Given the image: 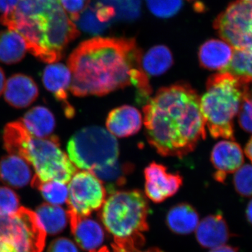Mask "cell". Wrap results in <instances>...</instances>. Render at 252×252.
I'll list each match as a JSON object with an SVG mask.
<instances>
[{
	"label": "cell",
	"mask_w": 252,
	"mask_h": 252,
	"mask_svg": "<svg viewBox=\"0 0 252 252\" xmlns=\"http://www.w3.org/2000/svg\"><path fill=\"white\" fill-rule=\"evenodd\" d=\"M220 72L230 73L245 82L252 84V49H234L228 65Z\"/></svg>",
	"instance_id": "484cf974"
},
{
	"label": "cell",
	"mask_w": 252,
	"mask_h": 252,
	"mask_svg": "<svg viewBox=\"0 0 252 252\" xmlns=\"http://www.w3.org/2000/svg\"><path fill=\"white\" fill-rule=\"evenodd\" d=\"M211 161L215 167L214 177L219 182H224L227 175L234 173L243 165V150L233 141H220L214 147Z\"/></svg>",
	"instance_id": "4fadbf2b"
},
{
	"label": "cell",
	"mask_w": 252,
	"mask_h": 252,
	"mask_svg": "<svg viewBox=\"0 0 252 252\" xmlns=\"http://www.w3.org/2000/svg\"><path fill=\"white\" fill-rule=\"evenodd\" d=\"M3 142L8 153L22 158L34 167L35 175L32 180L67 184L77 172V167L61 149L57 136L38 138L32 135L22 123L14 122L5 126Z\"/></svg>",
	"instance_id": "277c9868"
},
{
	"label": "cell",
	"mask_w": 252,
	"mask_h": 252,
	"mask_svg": "<svg viewBox=\"0 0 252 252\" xmlns=\"http://www.w3.org/2000/svg\"><path fill=\"white\" fill-rule=\"evenodd\" d=\"M235 190L244 197L252 196V165H245L235 172L234 176Z\"/></svg>",
	"instance_id": "4dcf8cb0"
},
{
	"label": "cell",
	"mask_w": 252,
	"mask_h": 252,
	"mask_svg": "<svg viewBox=\"0 0 252 252\" xmlns=\"http://www.w3.org/2000/svg\"><path fill=\"white\" fill-rule=\"evenodd\" d=\"M200 96L187 83L159 89L143 107L146 136L163 157L182 158L206 137Z\"/></svg>",
	"instance_id": "7a4b0ae2"
},
{
	"label": "cell",
	"mask_w": 252,
	"mask_h": 252,
	"mask_svg": "<svg viewBox=\"0 0 252 252\" xmlns=\"http://www.w3.org/2000/svg\"><path fill=\"white\" fill-rule=\"evenodd\" d=\"M148 201L139 190H116L106 199L99 218L114 237V252L140 250L145 243L143 233L149 230Z\"/></svg>",
	"instance_id": "5b68a950"
},
{
	"label": "cell",
	"mask_w": 252,
	"mask_h": 252,
	"mask_svg": "<svg viewBox=\"0 0 252 252\" xmlns=\"http://www.w3.org/2000/svg\"><path fill=\"white\" fill-rule=\"evenodd\" d=\"M68 157L77 168L92 172L118 160L119 146L108 130L89 126L78 131L67 144Z\"/></svg>",
	"instance_id": "52a82bcc"
},
{
	"label": "cell",
	"mask_w": 252,
	"mask_h": 252,
	"mask_svg": "<svg viewBox=\"0 0 252 252\" xmlns=\"http://www.w3.org/2000/svg\"><path fill=\"white\" fill-rule=\"evenodd\" d=\"M250 96H251V97H252V84H251V86H250Z\"/></svg>",
	"instance_id": "7bdbcfd3"
},
{
	"label": "cell",
	"mask_w": 252,
	"mask_h": 252,
	"mask_svg": "<svg viewBox=\"0 0 252 252\" xmlns=\"http://www.w3.org/2000/svg\"><path fill=\"white\" fill-rule=\"evenodd\" d=\"M233 51L234 49L225 41H207L199 50L200 65L210 70H223L231 60Z\"/></svg>",
	"instance_id": "ac0fdd59"
},
{
	"label": "cell",
	"mask_w": 252,
	"mask_h": 252,
	"mask_svg": "<svg viewBox=\"0 0 252 252\" xmlns=\"http://www.w3.org/2000/svg\"><path fill=\"white\" fill-rule=\"evenodd\" d=\"M46 233L35 212L21 207L11 216L0 217V240L9 252H42Z\"/></svg>",
	"instance_id": "ba28073f"
},
{
	"label": "cell",
	"mask_w": 252,
	"mask_h": 252,
	"mask_svg": "<svg viewBox=\"0 0 252 252\" xmlns=\"http://www.w3.org/2000/svg\"><path fill=\"white\" fill-rule=\"evenodd\" d=\"M21 122L32 135L38 138L51 137L56 127L54 114L43 106H36L30 109Z\"/></svg>",
	"instance_id": "44dd1931"
},
{
	"label": "cell",
	"mask_w": 252,
	"mask_h": 252,
	"mask_svg": "<svg viewBox=\"0 0 252 252\" xmlns=\"http://www.w3.org/2000/svg\"></svg>",
	"instance_id": "f6af8a7d"
},
{
	"label": "cell",
	"mask_w": 252,
	"mask_h": 252,
	"mask_svg": "<svg viewBox=\"0 0 252 252\" xmlns=\"http://www.w3.org/2000/svg\"><path fill=\"white\" fill-rule=\"evenodd\" d=\"M27 51L26 41L19 33L11 30L0 32V62L7 64L21 62Z\"/></svg>",
	"instance_id": "7402d4cb"
},
{
	"label": "cell",
	"mask_w": 252,
	"mask_h": 252,
	"mask_svg": "<svg viewBox=\"0 0 252 252\" xmlns=\"http://www.w3.org/2000/svg\"><path fill=\"white\" fill-rule=\"evenodd\" d=\"M167 226L177 235H189L196 230L199 215L195 209L188 203H180L167 212Z\"/></svg>",
	"instance_id": "ffe728a7"
},
{
	"label": "cell",
	"mask_w": 252,
	"mask_h": 252,
	"mask_svg": "<svg viewBox=\"0 0 252 252\" xmlns=\"http://www.w3.org/2000/svg\"><path fill=\"white\" fill-rule=\"evenodd\" d=\"M170 50L164 45L156 46L149 49L142 59V67L147 75L160 76L173 64Z\"/></svg>",
	"instance_id": "603a6c76"
},
{
	"label": "cell",
	"mask_w": 252,
	"mask_h": 252,
	"mask_svg": "<svg viewBox=\"0 0 252 252\" xmlns=\"http://www.w3.org/2000/svg\"><path fill=\"white\" fill-rule=\"evenodd\" d=\"M214 27L233 49H252V1L232 3L217 18Z\"/></svg>",
	"instance_id": "9c48e42d"
},
{
	"label": "cell",
	"mask_w": 252,
	"mask_h": 252,
	"mask_svg": "<svg viewBox=\"0 0 252 252\" xmlns=\"http://www.w3.org/2000/svg\"><path fill=\"white\" fill-rule=\"evenodd\" d=\"M252 84L228 72H220L209 78L200 103L205 125L214 138L234 140L233 119L244 97L250 94Z\"/></svg>",
	"instance_id": "8992f818"
},
{
	"label": "cell",
	"mask_w": 252,
	"mask_h": 252,
	"mask_svg": "<svg viewBox=\"0 0 252 252\" xmlns=\"http://www.w3.org/2000/svg\"><path fill=\"white\" fill-rule=\"evenodd\" d=\"M210 252H238V249L228 245H222L218 248L212 249Z\"/></svg>",
	"instance_id": "8d00e7d4"
},
{
	"label": "cell",
	"mask_w": 252,
	"mask_h": 252,
	"mask_svg": "<svg viewBox=\"0 0 252 252\" xmlns=\"http://www.w3.org/2000/svg\"><path fill=\"white\" fill-rule=\"evenodd\" d=\"M145 194L155 203L173 196L182 187L183 179L180 174L167 172V167L153 162L144 169Z\"/></svg>",
	"instance_id": "8fae6325"
},
{
	"label": "cell",
	"mask_w": 252,
	"mask_h": 252,
	"mask_svg": "<svg viewBox=\"0 0 252 252\" xmlns=\"http://www.w3.org/2000/svg\"><path fill=\"white\" fill-rule=\"evenodd\" d=\"M48 252H79L75 244L67 238L56 239L50 245Z\"/></svg>",
	"instance_id": "e575fe53"
},
{
	"label": "cell",
	"mask_w": 252,
	"mask_h": 252,
	"mask_svg": "<svg viewBox=\"0 0 252 252\" xmlns=\"http://www.w3.org/2000/svg\"><path fill=\"white\" fill-rule=\"evenodd\" d=\"M240 1H252V0H240Z\"/></svg>",
	"instance_id": "ee69618b"
},
{
	"label": "cell",
	"mask_w": 252,
	"mask_h": 252,
	"mask_svg": "<svg viewBox=\"0 0 252 252\" xmlns=\"http://www.w3.org/2000/svg\"><path fill=\"white\" fill-rule=\"evenodd\" d=\"M142 116L138 109L132 106L124 105L113 109L106 121L107 130L116 137H130L140 131Z\"/></svg>",
	"instance_id": "2e32d148"
},
{
	"label": "cell",
	"mask_w": 252,
	"mask_h": 252,
	"mask_svg": "<svg viewBox=\"0 0 252 252\" xmlns=\"http://www.w3.org/2000/svg\"><path fill=\"white\" fill-rule=\"evenodd\" d=\"M31 185L39 189L44 198L51 205H61L67 203L68 188L66 184L57 181L41 182L31 180Z\"/></svg>",
	"instance_id": "4316f807"
},
{
	"label": "cell",
	"mask_w": 252,
	"mask_h": 252,
	"mask_svg": "<svg viewBox=\"0 0 252 252\" xmlns=\"http://www.w3.org/2000/svg\"><path fill=\"white\" fill-rule=\"evenodd\" d=\"M247 220L252 225V200L249 203L246 211Z\"/></svg>",
	"instance_id": "ab89813d"
},
{
	"label": "cell",
	"mask_w": 252,
	"mask_h": 252,
	"mask_svg": "<svg viewBox=\"0 0 252 252\" xmlns=\"http://www.w3.org/2000/svg\"><path fill=\"white\" fill-rule=\"evenodd\" d=\"M5 100L11 107L26 108L39 96V88L32 78L23 74H15L5 84Z\"/></svg>",
	"instance_id": "5bb4252c"
},
{
	"label": "cell",
	"mask_w": 252,
	"mask_h": 252,
	"mask_svg": "<svg viewBox=\"0 0 252 252\" xmlns=\"http://www.w3.org/2000/svg\"><path fill=\"white\" fill-rule=\"evenodd\" d=\"M245 152L247 157H248V158L250 159L252 162V137L250 141H249L248 143L247 144Z\"/></svg>",
	"instance_id": "f35d334b"
},
{
	"label": "cell",
	"mask_w": 252,
	"mask_h": 252,
	"mask_svg": "<svg viewBox=\"0 0 252 252\" xmlns=\"http://www.w3.org/2000/svg\"><path fill=\"white\" fill-rule=\"evenodd\" d=\"M238 114L242 128L252 133V97L250 94L244 97Z\"/></svg>",
	"instance_id": "d6a6232c"
},
{
	"label": "cell",
	"mask_w": 252,
	"mask_h": 252,
	"mask_svg": "<svg viewBox=\"0 0 252 252\" xmlns=\"http://www.w3.org/2000/svg\"><path fill=\"white\" fill-rule=\"evenodd\" d=\"M35 213L46 233L51 235L62 232L69 220L67 211L59 205L44 203L37 207Z\"/></svg>",
	"instance_id": "cb8c5ba5"
},
{
	"label": "cell",
	"mask_w": 252,
	"mask_h": 252,
	"mask_svg": "<svg viewBox=\"0 0 252 252\" xmlns=\"http://www.w3.org/2000/svg\"><path fill=\"white\" fill-rule=\"evenodd\" d=\"M90 252H109V249L103 247V248L99 249V250H94V251H91Z\"/></svg>",
	"instance_id": "b9f144b4"
},
{
	"label": "cell",
	"mask_w": 252,
	"mask_h": 252,
	"mask_svg": "<svg viewBox=\"0 0 252 252\" xmlns=\"http://www.w3.org/2000/svg\"><path fill=\"white\" fill-rule=\"evenodd\" d=\"M0 178L10 187L23 188L32 180L31 167L22 158L9 154L0 160Z\"/></svg>",
	"instance_id": "d6986e66"
},
{
	"label": "cell",
	"mask_w": 252,
	"mask_h": 252,
	"mask_svg": "<svg viewBox=\"0 0 252 252\" xmlns=\"http://www.w3.org/2000/svg\"><path fill=\"white\" fill-rule=\"evenodd\" d=\"M76 22L82 31L94 35L101 34L110 26V25L105 24L98 21L96 16L95 11L91 4L88 5Z\"/></svg>",
	"instance_id": "f1b7e54d"
},
{
	"label": "cell",
	"mask_w": 252,
	"mask_h": 252,
	"mask_svg": "<svg viewBox=\"0 0 252 252\" xmlns=\"http://www.w3.org/2000/svg\"><path fill=\"white\" fill-rule=\"evenodd\" d=\"M20 208L17 194L8 187H0V217L11 216Z\"/></svg>",
	"instance_id": "1f68e13d"
},
{
	"label": "cell",
	"mask_w": 252,
	"mask_h": 252,
	"mask_svg": "<svg viewBox=\"0 0 252 252\" xmlns=\"http://www.w3.org/2000/svg\"><path fill=\"white\" fill-rule=\"evenodd\" d=\"M230 236L228 224L220 213L205 217L196 228L197 241L205 248L214 249L222 246L227 243Z\"/></svg>",
	"instance_id": "e0dca14e"
},
{
	"label": "cell",
	"mask_w": 252,
	"mask_h": 252,
	"mask_svg": "<svg viewBox=\"0 0 252 252\" xmlns=\"http://www.w3.org/2000/svg\"><path fill=\"white\" fill-rule=\"evenodd\" d=\"M67 203L79 217H89L101 209L107 197L103 183L89 171L77 172L69 181Z\"/></svg>",
	"instance_id": "30bf717a"
},
{
	"label": "cell",
	"mask_w": 252,
	"mask_h": 252,
	"mask_svg": "<svg viewBox=\"0 0 252 252\" xmlns=\"http://www.w3.org/2000/svg\"><path fill=\"white\" fill-rule=\"evenodd\" d=\"M60 4L66 13L70 16L71 20L77 21L84 9L89 4V0H59Z\"/></svg>",
	"instance_id": "836d02e7"
},
{
	"label": "cell",
	"mask_w": 252,
	"mask_h": 252,
	"mask_svg": "<svg viewBox=\"0 0 252 252\" xmlns=\"http://www.w3.org/2000/svg\"><path fill=\"white\" fill-rule=\"evenodd\" d=\"M149 10L157 17L170 18L182 8V0H146Z\"/></svg>",
	"instance_id": "f546056e"
},
{
	"label": "cell",
	"mask_w": 252,
	"mask_h": 252,
	"mask_svg": "<svg viewBox=\"0 0 252 252\" xmlns=\"http://www.w3.org/2000/svg\"><path fill=\"white\" fill-rule=\"evenodd\" d=\"M134 166L128 162L117 161L111 166L91 172L107 187L111 193L126 183L127 176L133 171Z\"/></svg>",
	"instance_id": "d4e9b609"
},
{
	"label": "cell",
	"mask_w": 252,
	"mask_h": 252,
	"mask_svg": "<svg viewBox=\"0 0 252 252\" xmlns=\"http://www.w3.org/2000/svg\"><path fill=\"white\" fill-rule=\"evenodd\" d=\"M142 51L134 39L94 37L83 41L68 59L74 95L104 96L133 85L139 98L152 90L142 67Z\"/></svg>",
	"instance_id": "6da1fadb"
},
{
	"label": "cell",
	"mask_w": 252,
	"mask_h": 252,
	"mask_svg": "<svg viewBox=\"0 0 252 252\" xmlns=\"http://www.w3.org/2000/svg\"><path fill=\"white\" fill-rule=\"evenodd\" d=\"M97 2L112 6L116 19L133 21L140 14L141 0H97Z\"/></svg>",
	"instance_id": "83f0119b"
},
{
	"label": "cell",
	"mask_w": 252,
	"mask_h": 252,
	"mask_svg": "<svg viewBox=\"0 0 252 252\" xmlns=\"http://www.w3.org/2000/svg\"><path fill=\"white\" fill-rule=\"evenodd\" d=\"M5 84H6V78L3 69L0 67V96L4 92Z\"/></svg>",
	"instance_id": "74e56055"
},
{
	"label": "cell",
	"mask_w": 252,
	"mask_h": 252,
	"mask_svg": "<svg viewBox=\"0 0 252 252\" xmlns=\"http://www.w3.org/2000/svg\"><path fill=\"white\" fill-rule=\"evenodd\" d=\"M0 22L19 33L36 59L50 64L61 61L79 35L59 0H20L16 9L1 14Z\"/></svg>",
	"instance_id": "3957f363"
},
{
	"label": "cell",
	"mask_w": 252,
	"mask_h": 252,
	"mask_svg": "<svg viewBox=\"0 0 252 252\" xmlns=\"http://www.w3.org/2000/svg\"><path fill=\"white\" fill-rule=\"evenodd\" d=\"M42 81L46 90L62 104L66 117H74L75 110L68 100L67 91L72 81V74L69 67L62 63L50 64L44 69Z\"/></svg>",
	"instance_id": "7c38bea8"
},
{
	"label": "cell",
	"mask_w": 252,
	"mask_h": 252,
	"mask_svg": "<svg viewBox=\"0 0 252 252\" xmlns=\"http://www.w3.org/2000/svg\"><path fill=\"white\" fill-rule=\"evenodd\" d=\"M71 230L79 247L86 251L97 250L103 243L104 232L102 227L89 217H79L68 210Z\"/></svg>",
	"instance_id": "9a60e30c"
},
{
	"label": "cell",
	"mask_w": 252,
	"mask_h": 252,
	"mask_svg": "<svg viewBox=\"0 0 252 252\" xmlns=\"http://www.w3.org/2000/svg\"><path fill=\"white\" fill-rule=\"evenodd\" d=\"M20 0H0V12L6 14L16 9Z\"/></svg>",
	"instance_id": "d590c367"
},
{
	"label": "cell",
	"mask_w": 252,
	"mask_h": 252,
	"mask_svg": "<svg viewBox=\"0 0 252 252\" xmlns=\"http://www.w3.org/2000/svg\"><path fill=\"white\" fill-rule=\"evenodd\" d=\"M132 252H162L161 250H159L158 248H152L149 249V250H146V251H141L140 250H136V251Z\"/></svg>",
	"instance_id": "60d3db41"
}]
</instances>
